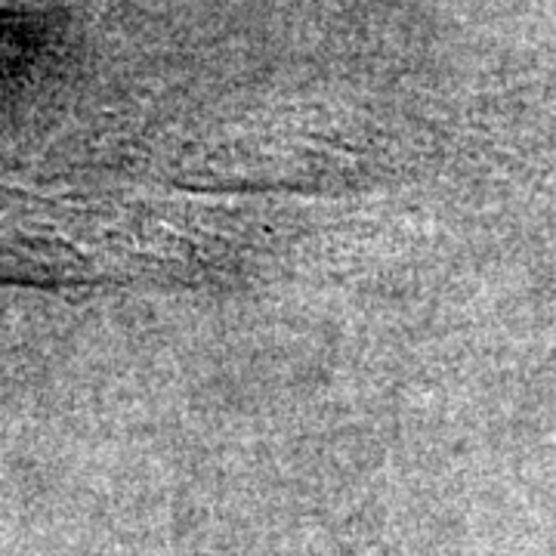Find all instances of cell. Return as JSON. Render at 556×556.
Instances as JSON below:
<instances>
[]
</instances>
